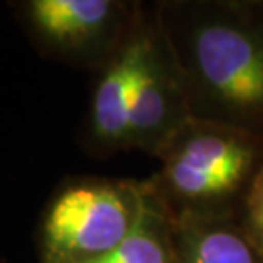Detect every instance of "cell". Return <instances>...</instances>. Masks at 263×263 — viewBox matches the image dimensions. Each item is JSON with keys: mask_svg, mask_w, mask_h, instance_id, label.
I'll return each instance as SVG.
<instances>
[{"mask_svg": "<svg viewBox=\"0 0 263 263\" xmlns=\"http://www.w3.org/2000/svg\"><path fill=\"white\" fill-rule=\"evenodd\" d=\"M12 8L45 57L98 72L127 37L137 2L22 0Z\"/></svg>", "mask_w": 263, "mask_h": 263, "instance_id": "cell-4", "label": "cell"}, {"mask_svg": "<svg viewBox=\"0 0 263 263\" xmlns=\"http://www.w3.org/2000/svg\"><path fill=\"white\" fill-rule=\"evenodd\" d=\"M144 205V179L104 176L65 179L39 218V263L102 259L133 234Z\"/></svg>", "mask_w": 263, "mask_h": 263, "instance_id": "cell-3", "label": "cell"}, {"mask_svg": "<svg viewBox=\"0 0 263 263\" xmlns=\"http://www.w3.org/2000/svg\"><path fill=\"white\" fill-rule=\"evenodd\" d=\"M92 263H176L174 220L152 197L148 187L144 213L133 234L111 254Z\"/></svg>", "mask_w": 263, "mask_h": 263, "instance_id": "cell-8", "label": "cell"}, {"mask_svg": "<svg viewBox=\"0 0 263 263\" xmlns=\"http://www.w3.org/2000/svg\"><path fill=\"white\" fill-rule=\"evenodd\" d=\"M154 2H137L127 37L98 72L86 111V151L94 156H111L129 151V123L151 41Z\"/></svg>", "mask_w": 263, "mask_h": 263, "instance_id": "cell-5", "label": "cell"}, {"mask_svg": "<svg viewBox=\"0 0 263 263\" xmlns=\"http://www.w3.org/2000/svg\"><path fill=\"white\" fill-rule=\"evenodd\" d=\"M158 8L191 115L263 139V2L164 0Z\"/></svg>", "mask_w": 263, "mask_h": 263, "instance_id": "cell-1", "label": "cell"}, {"mask_svg": "<svg viewBox=\"0 0 263 263\" xmlns=\"http://www.w3.org/2000/svg\"><path fill=\"white\" fill-rule=\"evenodd\" d=\"M176 263H263V246L240 216L174 222Z\"/></svg>", "mask_w": 263, "mask_h": 263, "instance_id": "cell-7", "label": "cell"}, {"mask_svg": "<svg viewBox=\"0 0 263 263\" xmlns=\"http://www.w3.org/2000/svg\"><path fill=\"white\" fill-rule=\"evenodd\" d=\"M156 160L160 166L144 183L174 222L242 218L263 168V139L191 117Z\"/></svg>", "mask_w": 263, "mask_h": 263, "instance_id": "cell-2", "label": "cell"}, {"mask_svg": "<svg viewBox=\"0 0 263 263\" xmlns=\"http://www.w3.org/2000/svg\"><path fill=\"white\" fill-rule=\"evenodd\" d=\"M191 117L185 76L154 2L151 41L129 123V151L158 158Z\"/></svg>", "mask_w": 263, "mask_h": 263, "instance_id": "cell-6", "label": "cell"}, {"mask_svg": "<svg viewBox=\"0 0 263 263\" xmlns=\"http://www.w3.org/2000/svg\"><path fill=\"white\" fill-rule=\"evenodd\" d=\"M242 220L248 226V230L255 236V240L263 246V168L257 174L254 187L248 195Z\"/></svg>", "mask_w": 263, "mask_h": 263, "instance_id": "cell-9", "label": "cell"}]
</instances>
